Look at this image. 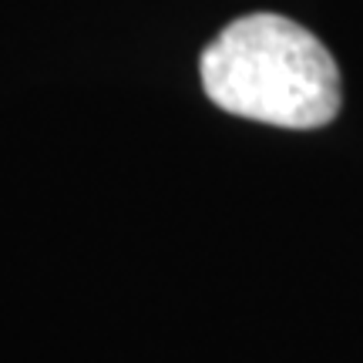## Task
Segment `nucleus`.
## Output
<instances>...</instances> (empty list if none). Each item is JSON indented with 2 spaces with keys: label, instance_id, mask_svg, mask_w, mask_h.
I'll list each match as a JSON object with an SVG mask.
<instances>
[{
  "label": "nucleus",
  "instance_id": "obj_1",
  "mask_svg": "<svg viewBox=\"0 0 363 363\" xmlns=\"http://www.w3.org/2000/svg\"><path fill=\"white\" fill-rule=\"evenodd\" d=\"M202 88L222 111L276 128H323L343 91L333 54L279 13L239 17L202 51Z\"/></svg>",
  "mask_w": 363,
  "mask_h": 363
}]
</instances>
